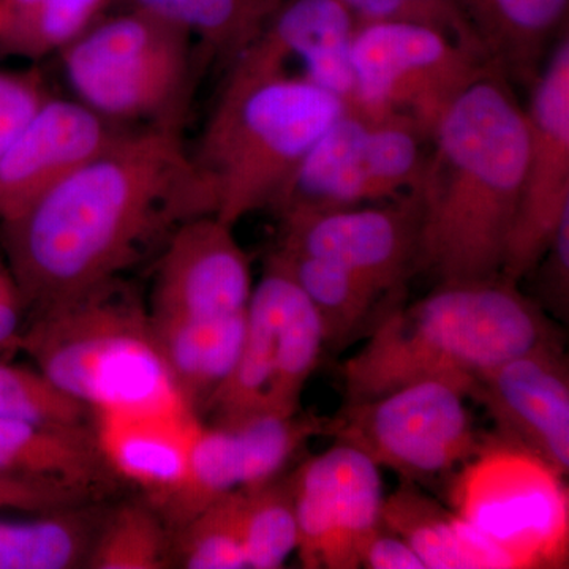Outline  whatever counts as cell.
Segmentation results:
<instances>
[{
  "label": "cell",
  "instance_id": "cell-39",
  "mask_svg": "<svg viewBox=\"0 0 569 569\" xmlns=\"http://www.w3.org/2000/svg\"><path fill=\"white\" fill-rule=\"evenodd\" d=\"M2 22H3V9H2V2H0V31H2Z\"/></svg>",
  "mask_w": 569,
  "mask_h": 569
},
{
  "label": "cell",
  "instance_id": "cell-1",
  "mask_svg": "<svg viewBox=\"0 0 569 569\" xmlns=\"http://www.w3.org/2000/svg\"><path fill=\"white\" fill-rule=\"evenodd\" d=\"M216 212L179 127L149 126L122 132L29 211L0 223V242L33 317L121 276L176 228Z\"/></svg>",
  "mask_w": 569,
  "mask_h": 569
},
{
  "label": "cell",
  "instance_id": "cell-3",
  "mask_svg": "<svg viewBox=\"0 0 569 569\" xmlns=\"http://www.w3.org/2000/svg\"><path fill=\"white\" fill-rule=\"evenodd\" d=\"M557 339L545 310L518 284L438 283L432 293L388 310L366 346L342 367L347 402L427 380L467 389L478 373Z\"/></svg>",
  "mask_w": 569,
  "mask_h": 569
},
{
  "label": "cell",
  "instance_id": "cell-14",
  "mask_svg": "<svg viewBox=\"0 0 569 569\" xmlns=\"http://www.w3.org/2000/svg\"><path fill=\"white\" fill-rule=\"evenodd\" d=\"M219 217L176 228L157 268L152 321L211 320L246 312L253 291L249 257Z\"/></svg>",
  "mask_w": 569,
  "mask_h": 569
},
{
  "label": "cell",
  "instance_id": "cell-33",
  "mask_svg": "<svg viewBox=\"0 0 569 569\" xmlns=\"http://www.w3.org/2000/svg\"><path fill=\"white\" fill-rule=\"evenodd\" d=\"M358 24L403 22L443 33L467 50L489 59L458 0H342ZM490 61V59H489Z\"/></svg>",
  "mask_w": 569,
  "mask_h": 569
},
{
  "label": "cell",
  "instance_id": "cell-36",
  "mask_svg": "<svg viewBox=\"0 0 569 569\" xmlns=\"http://www.w3.org/2000/svg\"><path fill=\"white\" fill-rule=\"evenodd\" d=\"M530 274L537 276L539 307L568 321L569 313V216L565 217L549 249Z\"/></svg>",
  "mask_w": 569,
  "mask_h": 569
},
{
  "label": "cell",
  "instance_id": "cell-6",
  "mask_svg": "<svg viewBox=\"0 0 569 569\" xmlns=\"http://www.w3.org/2000/svg\"><path fill=\"white\" fill-rule=\"evenodd\" d=\"M193 36L140 7L102 14L63 47V69L80 102L111 122L178 126L192 74Z\"/></svg>",
  "mask_w": 569,
  "mask_h": 569
},
{
  "label": "cell",
  "instance_id": "cell-29",
  "mask_svg": "<svg viewBox=\"0 0 569 569\" xmlns=\"http://www.w3.org/2000/svg\"><path fill=\"white\" fill-rule=\"evenodd\" d=\"M331 418L317 415L257 411L223 426L234 433L241 449V488L254 489L280 477L284 466L310 438L328 436Z\"/></svg>",
  "mask_w": 569,
  "mask_h": 569
},
{
  "label": "cell",
  "instance_id": "cell-4",
  "mask_svg": "<svg viewBox=\"0 0 569 569\" xmlns=\"http://www.w3.org/2000/svg\"><path fill=\"white\" fill-rule=\"evenodd\" d=\"M343 112L346 104L335 93L239 54L193 156L211 183L216 217L236 227L249 213L272 208Z\"/></svg>",
  "mask_w": 569,
  "mask_h": 569
},
{
  "label": "cell",
  "instance_id": "cell-15",
  "mask_svg": "<svg viewBox=\"0 0 569 569\" xmlns=\"http://www.w3.org/2000/svg\"><path fill=\"white\" fill-rule=\"evenodd\" d=\"M468 397L486 407L498 436L567 478L569 370L559 340L530 348L478 373Z\"/></svg>",
  "mask_w": 569,
  "mask_h": 569
},
{
  "label": "cell",
  "instance_id": "cell-2",
  "mask_svg": "<svg viewBox=\"0 0 569 569\" xmlns=\"http://www.w3.org/2000/svg\"><path fill=\"white\" fill-rule=\"evenodd\" d=\"M430 142L413 190L417 269L438 283L496 280L522 190L526 108L492 69L452 103Z\"/></svg>",
  "mask_w": 569,
  "mask_h": 569
},
{
  "label": "cell",
  "instance_id": "cell-26",
  "mask_svg": "<svg viewBox=\"0 0 569 569\" xmlns=\"http://www.w3.org/2000/svg\"><path fill=\"white\" fill-rule=\"evenodd\" d=\"M0 51L44 58L77 39L107 11L111 0H0Z\"/></svg>",
  "mask_w": 569,
  "mask_h": 569
},
{
  "label": "cell",
  "instance_id": "cell-22",
  "mask_svg": "<svg viewBox=\"0 0 569 569\" xmlns=\"http://www.w3.org/2000/svg\"><path fill=\"white\" fill-rule=\"evenodd\" d=\"M246 316L247 310L211 320H151L176 392L194 413L233 370L244 342Z\"/></svg>",
  "mask_w": 569,
  "mask_h": 569
},
{
  "label": "cell",
  "instance_id": "cell-38",
  "mask_svg": "<svg viewBox=\"0 0 569 569\" xmlns=\"http://www.w3.org/2000/svg\"><path fill=\"white\" fill-rule=\"evenodd\" d=\"M26 313L20 287L7 261L0 260V355L20 350Z\"/></svg>",
  "mask_w": 569,
  "mask_h": 569
},
{
  "label": "cell",
  "instance_id": "cell-28",
  "mask_svg": "<svg viewBox=\"0 0 569 569\" xmlns=\"http://www.w3.org/2000/svg\"><path fill=\"white\" fill-rule=\"evenodd\" d=\"M241 485V449L234 433L223 426L201 425L190 447L181 488L176 490L160 515L171 531H176Z\"/></svg>",
  "mask_w": 569,
  "mask_h": 569
},
{
  "label": "cell",
  "instance_id": "cell-20",
  "mask_svg": "<svg viewBox=\"0 0 569 569\" xmlns=\"http://www.w3.org/2000/svg\"><path fill=\"white\" fill-rule=\"evenodd\" d=\"M381 523L418 553L426 569L509 568L488 539L413 482L402 481L383 498Z\"/></svg>",
  "mask_w": 569,
  "mask_h": 569
},
{
  "label": "cell",
  "instance_id": "cell-25",
  "mask_svg": "<svg viewBox=\"0 0 569 569\" xmlns=\"http://www.w3.org/2000/svg\"><path fill=\"white\" fill-rule=\"evenodd\" d=\"M178 22L209 50L233 62L287 0H122Z\"/></svg>",
  "mask_w": 569,
  "mask_h": 569
},
{
  "label": "cell",
  "instance_id": "cell-27",
  "mask_svg": "<svg viewBox=\"0 0 569 569\" xmlns=\"http://www.w3.org/2000/svg\"><path fill=\"white\" fill-rule=\"evenodd\" d=\"M173 567V531L148 500L104 511L84 563L91 569Z\"/></svg>",
  "mask_w": 569,
  "mask_h": 569
},
{
  "label": "cell",
  "instance_id": "cell-21",
  "mask_svg": "<svg viewBox=\"0 0 569 569\" xmlns=\"http://www.w3.org/2000/svg\"><path fill=\"white\" fill-rule=\"evenodd\" d=\"M0 470L61 479L103 496L116 485L93 426L0 419Z\"/></svg>",
  "mask_w": 569,
  "mask_h": 569
},
{
  "label": "cell",
  "instance_id": "cell-7",
  "mask_svg": "<svg viewBox=\"0 0 569 569\" xmlns=\"http://www.w3.org/2000/svg\"><path fill=\"white\" fill-rule=\"evenodd\" d=\"M563 478L519 445L488 438L452 482V511L488 539L509 568H563L569 549Z\"/></svg>",
  "mask_w": 569,
  "mask_h": 569
},
{
  "label": "cell",
  "instance_id": "cell-5",
  "mask_svg": "<svg viewBox=\"0 0 569 569\" xmlns=\"http://www.w3.org/2000/svg\"><path fill=\"white\" fill-rule=\"evenodd\" d=\"M20 350L52 383L92 408L181 399L157 347L149 310L121 277L33 316Z\"/></svg>",
  "mask_w": 569,
  "mask_h": 569
},
{
  "label": "cell",
  "instance_id": "cell-34",
  "mask_svg": "<svg viewBox=\"0 0 569 569\" xmlns=\"http://www.w3.org/2000/svg\"><path fill=\"white\" fill-rule=\"evenodd\" d=\"M99 493L61 479L0 470V511L39 516L92 503Z\"/></svg>",
  "mask_w": 569,
  "mask_h": 569
},
{
  "label": "cell",
  "instance_id": "cell-19",
  "mask_svg": "<svg viewBox=\"0 0 569 569\" xmlns=\"http://www.w3.org/2000/svg\"><path fill=\"white\" fill-rule=\"evenodd\" d=\"M490 62L508 80L531 84L567 22L569 0H458Z\"/></svg>",
  "mask_w": 569,
  "mask_h": 569
},
{
  "label": "cell",
  "instance_id": "cell-9",
  "mask_svg": "<svg viewBox=\"0 0 569 569\" xmlns=\"http://www.w3.org/2000/svg\"><path fill=\"white\" fill-rule=\"evenodd\" d=\"M467 397V389L455 381H418L346 402L329 421L328 437L365 452L402 481H429L473 458L485 441L475 429Z\"/></svg>",
  "mask_w": 569,
  "mask_h": 569
},
{
  "label": "cell",
  "instance_id": "cell-32",
  "mask_svg": "<svg viewBox=\"0 0 569 569\" xmlns=\"http://www.w3.org/2000/svg\"><path fill=\"white\" fill-rule=\"evenodd\" d=\"M91 415V406L63 391L40 370L0 365V419L84 426Z\"/></svg>",
  "mask_w": 569,
  "mask_h": 569
},
{
  "label": "cell",
  "instance_id": "cell-8",
  "mask_svg": "<svg viewBox=\"0 0 569 569\" xmlns=\"http://www.w3.org/2000/svg\"><path fill=\"white\" fill-rule=\"evenodd\" d=\"M351 67L355 91L346 111L410 123L429 141L452 103L496 69L443 33L403 22L358 24Z\"/></svg>",
  "mask_w": 569,
  "mask_h": 569
},
{
  "label": "cell",
  "instance_id": "cell-17",
  "mask_svg": "<svg viewBox=\"0 0 569 569\" xmlns=\"http://www.w3.org/2000/svg\"><path fill=\"white\" fill-rule=\"evenodd\" d=\"M93 429L116 477L140 486L162 511L186 477L190 447L201 427L182 399L156 406L92 408Z\"/></svg>",
  "mask_w": 569,
  "mask_h": 569
},
{
  "label": "cell",
  "instance_id": "cell-13",
  "mask_svg": "<svg viewBox=\"0 0 569 569\" xmlns=\"http://www.w3.org/2000/svg\"><path fill=\"white\" fill-rule=\"evenodd\" d=\"M280 249L331 261L381 295L417 269L419 208L413 192L385 206L280 213Z\"/></svg>",
  "mask_w": 569,
  "mask_h": 569
},
{
  "label": "cell",
  "instance_id": "cell-10",
  "mask_svg": "<svg viewBox=\"0 0 569 569\" xmlns=\"http://www.w3.org/2000/svg\"><path fill=\"white\" fill-rule=\"evenodd\" d=\"M427 138L410 123L346 111L277 198V212L332 211L396 200L417 187Z\"/></svg>",
  "mask_w": 569,
  "mask_h": 569
},
{
  "label": "cell",
  "instance_id": "cell-24",
  "mask_svg": "<svg viewBox=\"0 0 569 569\" xmlns=\"http://www.w3.org/2000/svg\"><path fill=\"white\" fill-rule=\"evenodd\" d=\"M271 257L293 277L310 305L316 307L323 325L326 347L347 343L383 298L376 288L331 261L280 247Z\"/></svg>",
  "mask_w": 569,
  "mask_h": 569
},
{
  "label": "cell",
  "instance_id": "cell-16",
  "mask_svg": "<svg viewBox=\"0 0 569 569\" xmlns=\"http://www.w3.org/2000/svg\"><path fill=\"white\" fill-rule=\"evenodd\" d=\"M121 133L88 104L50 97L0 156V223L29 211Z\"/></svg>",
  "mask_w": 569,
  "mask_h": 569
},
{
  "label": "cell",
  "instance_id": "cell-12",
  "mask_svg": "<svg viewBox=\"0 0 569 569\" xmlns=\"http://www.w3.org/2000/svg\"><path fill=\"white\" fill-rule=\"evenodd\" d=\"M298 549L307 569L359 568L367 535L381 523L380 467L365 452L336 443L290 477Z\"/></svg>",
  "mask_w": 569,
  "mask_h": 569
},
{
  "label": "cell",
  "instance_id": "cell-23",
  "mask_svg": "<svg viewBox=\"0 0 569 569\" xmlns=\"http://www.w3.org/2000/svg\"><path fill=\"white\" fill-rule=\"evenodd\" d=\"M104 511L96 505L0 520V569L84 568Z\"/></svg>",
  "mask_w": 569,
  "mask_h": 569
},
{
  "label": "cell",
  "instance_id": "cell-11",
  "mask_svg": "<svg viewBox=\"0 0 569 569\" xmlns=\"http://www.w3.org/2000/svg\"><path fill=\"white\" fill-rule=\"evenodd\" d=\"M530 86L526 170L500 274L516 284L530 276L569 216L568 31Z\"/></svg>",
  "mask_w": 569,
  "mask_h": 569
},
{
  "label": "cell",
  "instance_id": "cell-30",
  "mask_svg": "<svg viewBox=\"0 0 569 569\" xmlns=\"http://www.w3.org/2000/svg\"><path fill=\"white\" fill-rule=\"evenodd\" d=\"M242 489L241 531L247 568L277 569L298 549L290 478Z\"/></svg>",
  "mask_w": 569,
  "mask_h": 569
},
{
  "label": "cell",
  "instance_id": "cell-37",
  "mask_svg": "<svg viewBox=\"0 0 569 569\" xmlns=\"http://www.w3.org/2000/svg\"><path fill=\"white\" fill-rule=\"evenodd\" d=\"M358 560L359 567L369 569H426L418 553L383 523L367 535Z\"/></svg>",
  "mask_w": 569,
  "mask_h": 569
},
{
  "label": "cell",
  "instance_id": "cell-35",
  "mask_svg": "<svg viewBox=\"0 0 569 569\" xmlns=\"http://www.w3.org/2000/svg\"><path fill=\"white\" fill-rule=\"evenodd\" d=\"M50 97L37 71L0 70V156Z\"/></svg>",
  "mask_w": 569,
  "mask_h": 569
},
{
  "label": "cell",
  "instance_id": "cell-31",
  "mask_svg": "<svg viewBox=\"0 0 569 569\" xmlns=\"http://www.w3.org/2000/svg\"><path fill=\"white\" fill-rule=\"evenodd\" d=\"M242 489L238 488L198 512L173 531L174 567L247 568L241 531Z\"/></svg>",
  "mask_w": 569,
  "mask_h": 569
},
{
  "label": "cell",
  "instance_id": "cell-18",
  "mask_svg": "<svg viewBox=\"0 0 569 569\" xmlns=\"http://www.w3.org/2000/svg\"><path fill=\"white\" fill-rule=\"evenodd\" d=\"M356 28L358 21L342 0H287L244 51L288 71L301 61L302 77L335 93L347 108L355 91Z\"/></svg>",
  "mask_w": 569,
  "mask_h": 569
}]
</instances>
